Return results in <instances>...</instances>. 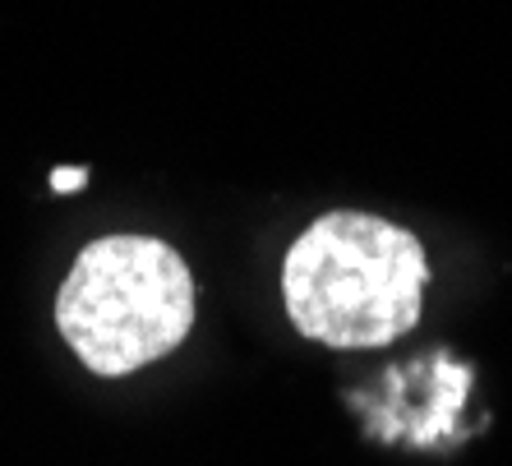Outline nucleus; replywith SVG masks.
<instances>
[{"instance_id":"nucleus-1","label":"nucleus","mask_w":512,"mask_h":466,"mask_svg":"<svg viewBox=\"0 0 512 466\" xmlns=\"http://www.w3.org/2000/svg\"><path fill=\"white\" fill-rule=\"evenodd\" d=\"M429 263L420 240L374 213H328L286 250V314L337 351L388 347L420 319Z\"/></svg>"},{"instance_id":"nucleus-3","label":"nucleus","mask_w":512,"mask_h":466,"mask_svg":"<svg viewBox=\"0 0 512 466\" xmlns=\"http://www.w3.org/2000/svg\"><path fill=\"white\" fill-rule=\"evenodd\" d=\"M88 180V171L84 167H60V171H51V190H79V185H84Z\"/></svg>"},{"instance_id":"nucleus-2","label":"nucleus","mask_w":512,"mask_h":466,"mask_svg":"<svg viewBox=\"0 0 512 466\" xmlns=\"http://www.w3.org/2000/svg\"><path fill=\"white\" fill-rule=\"evenodd\" d=\"M60 337L93 374H130L185 342L194 323V277L153 236L93 240L56 296Z\"/></svg>"}]
</instances>
